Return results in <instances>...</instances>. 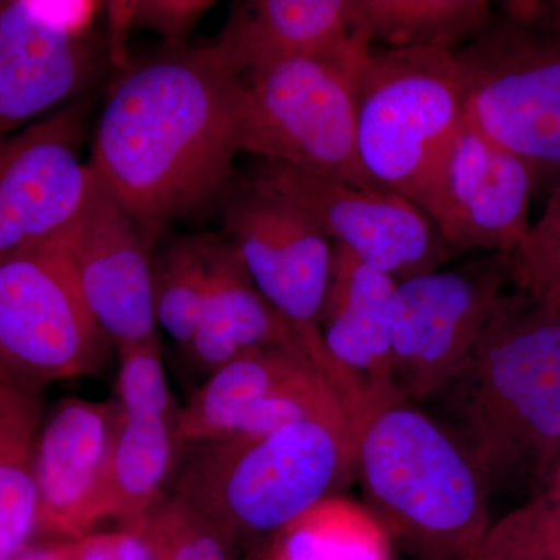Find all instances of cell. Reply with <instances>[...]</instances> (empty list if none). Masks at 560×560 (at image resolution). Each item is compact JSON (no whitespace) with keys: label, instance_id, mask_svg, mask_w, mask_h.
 <instances>
[{"label":"cell","instance_id":"26","mask_svg":"<svg viewBox=\"0 0 560 560\" xmlns=\"http://www.w3.org/2000/svg\"><path fill=\"white\" fill-rule=\"evenodd\" d=\"M471 560H560V471L533 499L492 522Z\"/></svg>","mask_w":560,"mask_h":560},{"label":"cell","instance_id":"9","mask_svg":"<svg viewBox=\"0 0 560 560\" xmlns=\"http://www.w3.org/2000/svg\"><path fill=\"white\" fill-rule=\"evenodd\" d=\"M510 257L493 254L397 285L390 311L394 382L408 401L433 399L480 341L508 296Z\"/></svg>","mask_w":560,"mask_h":560},{"label":"cell","instance_id":"1","mask_svg":"<svg viewBox=\"0 0 560 560\" xmlns=\"http://www.w3.org/2000/svg\"><path fill=\"white\" fill-rule=\"evenodd\" d=\"M243 114V81L213 44L165 49L117 81L91 164L151 248L172 221L226 200Z\"/></svg>","mask_w":560,"mask_h":560},{"label":"cell","instance_id":"30","mask_svg":"<svg viewBox=\"0 0 560 560\" xmlns=\"http://www.w3.org/2000/svg\"><path fill=\"white\" fill-rule=\"evenodd\" d=\"M120 32L151 28L165 39V49H180L184 40L212 2H131L108 3Z\"/></svg>","mask_w":560,"mask_h":560},{"label":"cell","instance_id":"15","mask_svg":"<svg viewBox=\"0 0 560 560\" xmlns=\"http://www.w3.org/2000/svg\"><path fill=\"white\" fill-rule=\"evenodd\" d=\"M399 280L335 243L329 290L319 316L331 381L350 423L381 405L407 400L394 382L390 311Z\"/></svg>","mask_w":560,"mask_h":560},{"label":"cell","instance_id":"21","mask_svg":"<svg viewBox=\"0 0 560 560\" xmlns=\"http://www.w3.org/2000/svg\"><path fill=\"white\" fill-rule=\"evenodd\" d=\"M313 364L318 366L298 348L257 349L224 364L209 375L187 407L180 408L176 423L179 447L230 436L261 401Z\"/></svg>","mask_w":560,"mask_h":560},{"label":"cell","instance_id":"17","mask_svg":"<svg viewBox=\"0 0 560 560\" xmlns=\"http://www.w3.org/2000/svg\"><path fill=\"white\" fill-rule=\"evenodd\" d=\"M121 410L117 401L62 399L43 420L36 455L38 528L79 540V523L108 463Z\"/></svg>","mask_w":560,"mask_h":560},{"label":"cell","instance_id":"14","mask_svg":"<svg viewBox=\"0 0 560 560\" xmlns=\"http://www.w3.org/2000/svg\"><path fill=\"white\" fill-rule=\"evenodd\" d=\"M86 109L72 103L3 142L0 257L49 241L83 208L95 178L79 156Z\"/></svg>","mask_w":560,"mask_h":560},{"label":"cell","instance_id":"18","mask_svg":"<svg viewBox=\"0 0 560 560\" xmlns=\"http://www.w3.org/2000/svg\"><path fill=\"white\" fill-rule=\"evenodd\" d=\"M209 261L208 298L184 349L195 368L209 377L243 353L267 348H298L311 355L298 330L257 289L231 242L209 237Z\"/></svg>","mask_w":560,"mask_h":560},{"label":"cell","instance_id":"3","mask_svg":"<svg viewBox=\"0 0 560 560\" xmlns=\"http://www.w3.org/2000/svg\"><path fill=\"white\" fill-rule=\"evenodd\" d=\"M353 469L383 529L416 560H471L492 525L489 492L441 422L381 405L353 427Z\"/></svg>","mask_w":560,"mask_h":560},{"label":"cell","instance_id":"27","mask_svg":"<svg viewBox=\"0 0 560 560\" xmlns=\"http://www.w3.org/2000/svg\"><path fill=\"white\" fill-rule=\"evenodd\" d=\"M156 560H226L230 539L178 495H164L136 518Z\"/></svg>","mask_w":560,"mask_h":560},{"label":"cell","instance_id":"34","mask_svg":"<svg viewBox=\"0 0 560 560\" xmlns=\"http://www.w3.org/2000/svg\"><path fill=\"white\" fill-rule=\"evenodd\" d=\"M550 304H556V305H559V307H560V293L558 294V298H556L555 301L550 302Z\"/></svg>","mask_w":560,"mask_h":560},{"label":"cell","instance_id":"5","mask_svg":"<svg viewBox=\"0 0 560 560\" xmlns=\"http://www.w3.org/2000/svg\"><path fill=\"white\" fill-rule=\"evenodd\" d=\"M371 46L353 32L329 50L241 79L242 150L359 189L386 190L368 175L357 151V81Z\"/></svg>","mask_w":560,"mask_h":560},{"label":"cell","instance_id":"33","mask_svg":"<svg viewBox=\"0 0 560 560\" xmlns=\"http://www.w3.org/2000/svg\"><path fill=\"white\" fill-rule=\"evenodd\" d=\"M534 27L560 33V0L540 2L539 18Z\"/></svg>","mask_w":560,"mask_h":560},{"label":"cell","instance_id":"32","mask_svg":"<svg viewBox=\"0 0 560 560\" xmlns=\"http://www.w3.org/2000/svg\"><path fill=\"white\" fill-rule=\"evenodd\" d=\"M11 560H77V540L51 539L31 544Z\"/></svg>","mask_w":560,"mask_h":560},{"label":"cell","instance_id":"25","mask_svg":"<svg viewBox=\"0 0 560 560\" xmlns=\"http://www.w3.org/2000/svg\"><path fill=\"white\" fill-rule=\"evenodd\" d=\"M210 280L209 235L172 242L153 260L158 324L186 349L200 323Z\"/></svg>","mask_w":560,"mask_h":560},{"label":"cell","instance_id":"2","mask_svg":"<svg viewBox=\"0 0 560 560\" xmlns=\"http://www.w3.org/2000/svg\"><path fill=\"white\" fill-rule=\"evenodd\" d=\"M489 495L560 471V307L508 293L469 359L433 397Z\"/></svg>","mask_w":560,"mask_h":560},{"label":"cell","instance_id":"10","mask_svg":"<svg viewBox=\"0 0 560 560\" xmlns=\"http://www.w3.org/2000/svg\"><path fill=\"white\" fill-rule=\"evenodd\" d=\"M224 224L257 289L330 377L319 316L330 285L334 241L304 210L249 180L224 200Z\"/></svg>","mask_w":560,"mask_h":560},{"label":"cell","instance_id":"4","mask_svg":"<svg viewBox=\"0 0 560 560\" xmlns=\"http://www.w3.org/2000/svg\"><path fill=\"white\" fill-rule=\"evenodd\" d=\"M353 470L349 420L312 418L256 440L195 444L173 485L228 537H275L348 480Z\"/></svg>","mask_w":560,"mask_h":560},{"label":"cell","instance_id":"7","mask_svg":"<svg viewBox=\"0 0 560 560\" xmlns=\"http://www.w3.org/2000/svg\"><path fill=\"white\" fill-rule=\"evenodd\" d=\"M455 58L467 120L537 173L560 171V33L503 18Z\"/></svg>","mask_w":560,"mask_h":560},{"label":"cell","instance_id":"28","mask_svg":"<svg viewBox=\"0 0 560 560\" xmlns=\"http://www.w3.org/2000/svg\"><path fill=\"white\" fill-rule=\"evenodd\" d=\"M514 291L534 301L552 302L560 293V183L521 248L510 257Z\"/></svg>","mask_w":560,"mask_h":560},{"label":"cell","instance_id":"16","mask_svg":"<svg viewBox=\"0 0 560 560\" xmlns=\"http://www.w3.org/2000/svg\"><path fill=\"white\" fill-rule=\"evenodd\" d=\"M105 46L50 13L49 3L9 0L0 9V128L3 135L86 90L101 77Z\"/></svg>","mask_w":560,"mask_h":560},{"label":"cell","instance_id":"6","mask_svg":"<svg viewBox=\"0 0 560 560\" xmlns=\"http://www.w3.org/2000/svg\"><path fill=\"white\" fill-rule=\"evenodd\" d=\"M467 121L455 51L372 46L357 81V151L383 189L420 205Z\"/></svg>","mask_w":560,"mask_h":560},{"label":"cell","instance_id":"24","mask_svg":"<svg viewBox=\"0 0 560 560\" xmlns=\"http://www.w3.org/2000/svg\"><path fill=\"white\" fill-rule=\"evenodd\" d=\"M267 560H393L372 512L330 497L272 537Z\"/></svg>","mask_w":560,"mask_h":560},{"label":"cell","instance_id":"11","mask_svg":"<svg viewBox=\"0 0 560 560\" xmlns=\"http://www.w3.org/2000/svg\"><path fill=\"white\" fill-rule=\"evenodd\" d=\"M249 183L304 210L327 235L394 279L444 268L455 250L425 210L389 190H366L265 160Z\"/></svg>","mask_w":560,"mask_h":560},{"label":"cell","instance_id":"12","mask_svg":"<svg viewBox=\"0 0 560 560\" xmlns=\"http://www.w3.org/2000/svg\"><path fill=\"white\" fill-rule=\"evenodd\" d=\"M46 242L68 260L92 315L117 348L156 340L153 248L97 172L83 208Z\"/></svg>","mask_w":560,"mask_h":560},{"label":"cell","instance_id":"22","mask_svg":"<svg viewBox=\"0 0 560 560\" xmlns=\"http://www.w3.org/2000/svg\"><path fill=\"white\" fill-rule=\"evenodd\" d=\"M44 386L0 383V560L16 558L38 528L36 455Z\"/></svg>","mask_w":560,"mask_h":560},{"label":"cell","instance_id":"19","mask_svg":"<svg viewBox=\"0 0 560 560\" xmlns=\"http://www.w3.org/2000/svg\"><path fill=\"white\" fill-rule=\"evenodd\" d=\"M350 0H253L235 3L213 44L238 79L319 54L352 36Z\"/></svg>","mask_w":560,"mask_h":560},{"label":"cell","instance_id":"29","mask_svg":"<svg viewBox=\"0 0 560 560\" xmlns=\"http://www.w3.org/2000/svg\"><path fill=\"white\" fill-rule=\"evenodd\" d=\"M117 378L119 407L127 415H158L178 419L180 408L168 389L161 361L160 340L138 342L119 349Z\"/></svg>","mask_w":560,"mask_h":560},{"label":"cell","instance_id":"20","mask_svg":"<svg viewBox=\"0 0 560 560\" xmlns=\"http://www.w3.org/2000/svg\"><path fill=\"white\" fill-rule=\"evenodd\" d=\"M176 423L165 416L121 411L108 463L81 514L79 539L106 518L136 521L164 497L179 456Z\"/></svg>","mask_w":560,"mask_h":560},{"label":"cell","instance_id":"31","mask_svg":"<svg viewBox=\"0 0 560 560\" xmlns=\"http://www.w3.org/2000/svg\"><path fill=\"white\" fill-rule=\"evenodd\" d=\"M77 560H156L138 522L120 523L108 533H92L77 540Z\"/></svg>","mask_w":560,"mask_h":560},{"label":"cell","instance_id":"23","mask_svg":"<svg viewBox=\"0 0 560 560\" xmlns=\"http://www.w3.org/2000/svg\"><path fill=\"white\" fill-rule=\"evenodd\" d=\"M352 31L390 49L459 50L493 24L488 0H350Z\"/></svg>","mask_w":560,"mask_h":560},{"label":"cell","instance_id":"8","mask_svg":"<svg viewBox=\"0 0 560 560\" xmlns=\"http://www.w3.org/2000/svg\"><path fill=\"white\" fill-rule=\"evenodd\" d=\"M110 345L51 243L0 257L2 377L44 386L98 374Z\"/></svg>","mask_w":560,"mask_h":560},{"label":"cell","instance_id":"13","mask_svg":"<svg viewBox=\"0 0 560 560\" xmlns=\"http://www.w3.org/2000/svg\"><path fill=\"white\" fill-rule=\"evenodd\" d=\"M537 176L528 161L467 120L419 208L455 253L481 249L511 257L530 230L528 209Z\"/></svg>","mask_w":560,"mask_h":560}]
</instances>
